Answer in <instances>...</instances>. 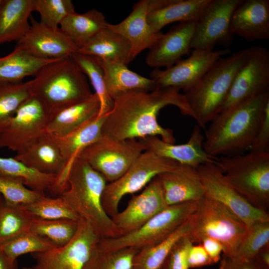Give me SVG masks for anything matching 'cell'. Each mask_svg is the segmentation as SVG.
Returning a JSON list of instances; mask_svg holds the SVG:
<instances>
[{"label": "cell", "mask_w": 269, "mask_h": 269, "mask_svg": "<svg viewBox=\"0 0 269 269\" xmlns=\"http://www.w3.org/2000/svg\"><path fill=\"white\" fill-rule=\"evenodd\" d=\"M167 206L161 183L156 176L112 219L121 236L138 229Z\"/></svg>", "instance_id": "e0dca14e"}, {"label": "cell", "mask_w": 269, "mask_h": 269, "mask_svg": "<svg viewBox=\"0 0 269 269\" xmlns=\"http://www.w3.org/2000/svg\"><path fill=\"white\" fill-rule=\"evenodd\" d=\"M27 167L41 173L55 175L62 173L66 162L53 137L44 134L14 157Z\"/></svg>", "instance_id": "4316f807"}, {"label": "cell", "mask_w": 269, "mask_h": 269, "mask_svg": "<svg viewBox=\"0 0 269 269\" xmlns=\"http://www.w3.org/2000/svg\"><path fill=\"white\" fill-rule=\"evenodd\" d=\"M248 49H243L218 59L200 80L184 93L201 128L205 129L220 113L238 71L245 63Z\"/></svg>", "instance_id": "277c9868"}, {"label": "cell", "mask_w": 269, "mask_h": 269, "mask_svg": "<svg viewBox=\"0 0 269 269\" xmlns=\"http://www.w3.org/2000/svg\"><path fill=\"white\" fill-rule=\"evenodd\" d=\"M242 0H212L197 21L191 47L193 49L213 50L216 45L230 46L233 40L230 29L231 18Z\"/></svg>", "instance_id": "2e32d148"}, {"label": "cell", "mask_w": 269, "mask_h": 269, "mask_svg": "<svg viewBox=\"0 0 269 269\" xmlns=\"http://www.w3.org/2000/svg\"><path fill=\"white\" fill-rule=\"evenodd\" d=\"M106 115L92 120L64 136L51 135L66 162L63 172L57 178L53 191L61 194L66 189L67 177L71 164L81 150L102 135V128Z\"/></svg>", "instance_id": "cb8c5ba5"}, {"label": "cell", "mask_w": 269, "mask_h": 269, "mask_svg": "<svg viewBox=\"0 0 269 269\" xmlns=\"http://www.w3.org/2000/svg\"><path fill=\"white\" fill-rule=\"evenodd\" d=\"M269 91L255 95L220 112L205 130L204 150L215 156H232L249 151L254 141Z\"/></svg>", "instance_id": "7a4b0ae2"}, {"label": "cell", "mask_w": 269, "mask_h": 269, "mask_svg": "<svg viewBox=\"0 0 269 269\" xmlns=\"http://www.w3.org/2000/svg\"><path fill=\"white\" fill-rule=\"evenodd\" d=\"M34 11L39 13L40 22L52 28L59 27L67 15L75 12L71 0H34Z\"/></svg>", "instance_id": "ee69618b"}, {"label": "cell", "mask_w": 269, "mask_h": 269, "mask_svg": "<svg viewBox=\"0 0 269 269\" xmlns=\"http://www.w3.org/2000/svg\"><path fill=\"white\" fill-rule=\"evenodd\" d=\"M180 165L171 159L143 151L121 177L107 184L102 197L104 211L113 218L118 213L124 196L137 192L158 174L174 170Z\"/></svg>", "instance_id": "9c48e42d"}, {"label": "cell", "mask_w": 269, "mask_h": 269, "mask_svg": "<svg viewBox=\"0 0 269 269\" xmlns=\"http://www.w3.org/2000/svg\"><path fill=\"white\" fill-rule=\"evenodd\" d=\"M97 59L104 71L107 91L113 100L131 91H150L156 87L153 80L132 71L125 64Z\"/></svg>", "instance_id": "f546056e"}, {"label": "cell", "mask_w": 269, "mask_h": 269, "mask_svg": "<svg viewBox=\"0 0 269 269\" xmlns=\"http://www.w3.org/2000/svg\"><path fill=\"white\" fill-rule=\"evenodd\" d=\"M230 29L249 41L268 39L269 0H242L232 13Z\"/></svg>", "instance_id": "44dd1931"}, {"label": "cell", "mask_w": 269, "mask_h": 269, "mask_svg": "<svg viewBox=\"0 0 269 269\" xmlns=\"http://www.w3.org/2000/svg\"><path fill=\"white\" fill-rule=\"evenodd\" d=\"M108 24L101 12L92 9L83 13L74 12L69 14L59 28L79 49Z\"/></svg>", "instance_id": "4dcf8cb0"}, {"label": "cell", "mask_w": 269, "mask_h": 269, "mask_svg": "<svg viewBox=\"0 0 269 269\" xmlns=\"http://www.w3.org/2000/svg\"><path fill=\"white\" fill-rule=\"evenodd\" d=\"M70 57L81 71L89 77L95 93L99 98L101 108L98 117L106 115L112 109L114 100L107 91L104 71L97 58L78 52L73 53Z\"/></svg>", "instance_id": "e575fe53"}, {"label": "cell", "mask_w": 269, "mask_h": 269, "mask_svg": "<svg viewBox=\"0 0 269 269\" xmlns=\"http://www.w3.org/2000/svg\"><path fill=\"white\" fill-rule=\"evenodd\" d=\"M144 150L139 139H118L102 135L81 150L78 157L110 183L121 177Z\"/></svg>", "instance_id": "30bf717a"}, {"label": "cell", "mask_w": 269, "mask_h": 269, "mask_svg": "<svg viewBox=\"0 0 269 269\" xmlns=\"http://www.w3.org/2000/svg\"><path fill=\"white\" fill-rule=\"evenodd\" d=\"M188 221L193 244H200L205 238L218 241L223 246V255L234 258L244 239L248 227L230 209L205 195L196 201Z\"/></svg>", "instance_id": "8992f818"}, {"label": "cell", "mask_w": 269, "mask_h": 269, "mask_svg": "<svg viewBox=\"0 0 269 269\" xmlns=\"http://www.w3.org/2000/svg\"><path fill=\"white\" fill-rule=\"evenodd\" d=\"M227 48L222 50L194 49L189 57L180 60L164 70L155 68L150 74L156 87H171L184 93L192 88L220 58L231 53Z\"/></svg>", "instance_id": "5bb4252c"}, {"label": "cell", "mask_w": 269, "mask_h": 269, "mask_svg": "<svg viewBox=\"0 0 269 269\" xmlns=\"http://www.w3.org/2000/svg\"><path fill=\"white\" fill-rule=\"evenodd\" d=\"M77 52L126 65L133 60L130 41L107 26L79 48Z\"/></svg>", "instance_id": "83f0119b"}, {"label": "cell", "mask_w": 269, "mask_h": 269, "mask_svg": "<svg viewBox=\"0 0 269 269\" xmlns=\"http://www.w3.org/2000/svg\"><path fill=\"white\" fill-rule=\"evenodd\" d=\"M187 262L189 268H200L214 264L201 244H193L190 247Z\"/></svg>", "instance_id": "7dc6e473"}, {"label": "cell", "mask_w": 269, "mask_h": 269, "mask_svg": "<svg viewBox=\"0 0 269 269\" xmlns=\"http://www.w3.org/2000/svg\"><path fill=\"white\" fill-rule=\"evenodd\" d=\"M107 183L101 174L77 156L68 173L67 188L60 196L79 218L90 226L100 239L121 236L102 206V195Z\"/></svg>", "instance_id": "3957f363"}, {"label": "cell", "mask_w": 269, "mask_h": 269, "mask_svg": "<svg viewBox=\"0 0 269 269\" xmlns=\"http://www.w3.org/2000/svg\"><path fill=\"white\" fill-rule=\"evenodd\" d=\"M101 108L99 98L93 93L81 101L51 111L46 132L55 137H63L98 117Z\"/></svg>", "instance_id": "603a6c76"}, {"label": "cell", "mask_w": 269, "mask_h": 269, "mask_svg": "<svg viewBox=\"0 0 269 269\" xmlns=\"http://www.w3.org/2000/svg\"><path fill=\"white\" fill-rule=\"evenodd\" d=\"M149 0H140L133 5L131 13L121 22L107 27L127 38L132 46L133 59L156 41L161 32H155L147 20Z\"/></svg>", "instance_id": "484cf974"}, {"label": "cell", "mask_w": 269, "mask_h": 269, "mask_svg": "<svg viewBox=\"0 0 269 269\" xmlns=\"http://www.w3.org/2000/svg\"><path fill=\"white\" fill-rule=\"evenodd\" d=\"M200 244L214 264L220 260L221 254L223 252V247L218 241L211 238H205L202 240Z\"/></svg>", "instance_id": "681fc988"}, {"label": "cell", "mask_w": 269, "mask_h": 269, "mask_svg": "<svg viewBox=\"0 0 269 269\" xmlns=\"http://www.w3.org/2000/svg\"><path fill=\"white\" fill-rule=\"evenodd\" d=\"M34 6V0H1L0 44L17 42L24 35L30 26L28 21Z\"/></svg>", "instance_id": "f1b7e54d"}, {"label": "cell", "mask_w": 269, "mask_h": 269, "mask_svg": "<svg viewBox=\"0 0 269 269\" xmlns=\"http://www.w3.org/2000/svg\"><path fill=\"white\" fill-rule=\"evenodd\" d=\"M31 95L29 81L25 82L0 81V132L20 105Z\"/></svg>", "instance_id": "8d00e7d4"}, {"label": "cell", "mask_w": 269, "mask_h": 269, "mask_svg": "<svg viewBox=\"0 0 269 269\" xmlns=\"http://www.w3.org/2000/svg\"><path fill=\"white\" fill-rule=\"evenodd\" d=\"M167 206L196 201L204 196L197 168L181 164L176 169L157 175Z\"/></svg>", "instance_id": "d4e9b609"}, {"label": "cell", "mask_w": 269, "mask_h": 269, "mask_svg": "<svg viewBox=\"0 0 269 269\" xmlns=\"http://www.w3.org/2000/svg\"><path fill=\"white\" fill-rule=\"evenodd\" d=\"M250 150L269 151V102L266 105L263 118Z\"/></svg>", "instance_id": "bcb514c9"}, {"label": "cell", "mask_w": 269, "mask_h": 269, "mask_svg": "<svg viewBox=\"0 0 269 269\" xmlns=\"http://www.w3.org/2000/svg\"><path fill=\"white\" fill-rule=\"evenodd\" d=\"M212 0H149L148 23L155 32L173 22L198 21Z\"/></svg>", "instance_id": "7402d4cb"}, {"label": "cell", "mask_w": 269, "mask_h": 269, "mask_svg": "<svg viewBox=\"0 0 269 269\" xmlns=\"http://www.w3.org/2000/svg\"><path fill=\"white\" fill-rule=\"evenodd\" d=\"M217 165L250 204L269 212V151L249 150L242 154L219 157Z\"/></svg>", "instance_id": "52a82bcc"}, {"label": "cell", "mask_w": 269, "mask_h": 269, "mask_svg": "<svg viewBox=\"0 0 269 269\" xmlns=\"http://www.w3.org/2000/svg\"><path fill=\"white\" fill-rule=\"evenodd\" d=\"M189 233L187 219L162 242L139 249L134 257L131 269H159L174 244Z\"/></svg>", "instance_id": "836d02e7"}, {"label": "cell", "mask_w": 269, "mask_h": 269, "mask_svg": "<svg viewBox=\"0 0 269 269\" xmlns=\"http://www.w3.org/2000/svg\"><path fill=\"white\" fill-rule=\"evenodd\" d=\"M248 50L247 60L235 76L220 112L255 95L269 91V51L261 46Z\"/></svg>", "instance_id": "9a60e30c"}, {"label": "cell", "mask_w": 269, "mask_h": 269, "mask_svg": "<svg viewBox=\"0 0 269 269\" xmlns=\"http://www.w3.org/2000/svg\"><path fill=\"white\" fill-rule=\"evenodd\" d=\"M1 0H0V2Z\"/></svg>", "instance_id": "11a10c76"}, {"label": "cell", "mask_w": 269, "mask_h": 269, "mask_svg": "<svg viewBox=\"0 0 269 269\" xmlns=\"http://www.w3.org/2000/svg\"><path fill=\"white\" fill-rule=\"evenodd\" d=\"M30 26L17 42L31 55L43 59H60L70 57L78 48L59 27H49L31 16Z\"/></svg>", "instance_id": "ac0fdd59"}, {"label": "cell", "mask_w": 269, "mask_h": 269, "mask_svg": "<svg viewBox=\"0 0 269 269\" xmlns=\"http://www.w3.org/2000/svg\"><path fill=\"white\" fill-rule=\"evenodd\" d=\"M0 269H19L17 260L9 259L0 249Z\"/></svg>", "instance_id": "816d5d0a"}, {"label": "cell", "mask_w": 269, "mask_h": 269, "mask_svg": "<svg viewBox=\"0 0 269 269\" xmlns=\"http://www.w3.org/2000/svg\"><path fill=\"white\" fill-rule=\"evenodd\" d=\"M34 76L29 81L31 95L42 100L50 112L93 94L85 75L70 57L47 64Z\"/></svg>", "instance_id": "5b68a950"}, {"label": "cell", "mask_w": 269, "mask_h": 269, "mask_svg": "<svg viewBox=\"0 0 269 269\" xmlns=\"http://www.w3.org/2000/svg\"><path fill=\"white\" fill-rule=\"evenodd\" d=\"M55 248L51 243L30 231L25 232L0 246V249L11 260L28 253L42 252Z\"/></svg>", "instance_id": "b9f144b4"}, {"label": "cell", "mask_w": 269, "mask_h": 269, "mask_svg": "<svg viewBox=\"0 0 269 269\" xmlns=\"http://www.w3.org/2000/svg\"><path fill=\"white\" fill-rule=\"evenodd\" d=\"M193 244L189 234L181 238L174 244L159 269H189L187 255Z\"/></svg>", "instance_id": "f6af8a7d"}, {"label": "cell", "mask_w": 269, "mask_h": 269, "mask_svg": "<svg viewBox=\"0 0 269 269\" xmlns=\"http://www.w3.org/2000/svg\"><path fill=\"white\" fill-rule=\"evenodd\" d=\"M0 194L5 203L23 206L35 203L45 197L44 194L26 186L17 178L0 175Z\"/></svg>", "instance_id": "60d3db41"}, {"label": "cell", "mask_w": 269, "mask_h": 269, "mask_svg": "<svg viewBox=\"0 0 269 269\" xmlns=\"http://www.w3.org/2000/svg\"><path fill=\"white\" fill-rule=\"evenodd\" d=\"M138 139L144 144V151L195 168L206 163L217 164L219 159V157L210 155L204 150V137L198 125L194 126L189 139L184 144L167 143L157 136H149Z\"/></svg>", "instance_id": "ffe728a7"}, {"label": "cell", "mask_w": 269, "mask_h": 269, "mask_svg": "<svg viewBox=\"0 0 269 269\" xmlns=\"http://www.w3.org/2000/svg\"><path fill=\"white\" fill-rule=\"evenodd\" d=\"M219 269H265L254 259L242 260L232 259L223 255Z\"/></svg>", "instance_id": "c3c4849f"}, {"label": "cell", "mask_w": 269, "mask_h": 269, "mask_svg": "<svg viewBox=\"0 0 269 269\" xmlns=\"http://www.w3.org/2000/svg\"><path fill=\"white\" fill-rule=\"evenodd\" d=\"M3 199L2 197V196L0 195V208L3 203Z\"/></svg>", "instance_id": "f5cc1de1"}, {"label": "cell", "mask_w": 269, "mask_h": 269, "mask_svg": "<svg viewBox=\"0 0 269 269\" xmlns=\"http://www.w3.org/2000/svg\"><path fill=\"white\" fill-rule=\"evenodd\" d=\"M21 207L35 219L44 220L71 219L77 221L81 219L60 196L56 198L45 196L35 203Z\"/></svg>", "instance_id": "ab89813d"}, {"label": "cell", "mask_w": 269, "mask_h": 269, "mask_svg": "<svg viewBox=\"0 0 269 269\" xmlns=\"http://www.w3.org/2000/svg\"><path fill=\"white\" fill-rule=\"evenodd\" d=\"M50 111L31 95L18 108L0 132V148L20 152L45 134Z\"/></svg>", "instance_id": "8fae6325"}, {"label": "cell", "mask_w": 269, "mask_h": 269, "mask_svg": "<svg viewBox=\"0 0 269 269\" xmlns=\"http://www.w3.org/2000/svg\"><path fill=\"white\" fill-rule=\"evenodd\" d=\"M197 21L180 22L168 32L159 35L148 49L146 63L150 67L168 68L175 64L192 49Z\"/></svg>", "instance_id": "d6986e66"}, {"label": "cell", "mask_w": 269, "mask_h": 269, "mask_svg": "<svg viewBox=\"0 0 269 269\" xmlns=\"http://www.w3.org/2000/svg\"><path fill=\"white\" fill-rule=\"evenodd\" d=\"M79 221L71 219L44 220L33 218L30 231L55 247H62L73 238L78 229Z\"/></svg>", "instance_id": "d590c367"}, {"label": "cell", "mask_w": 269, "mask_h": 269, "mask_svg": "<svg viewBox=\"0 0 269 269\" xmlns=\"http://www.w3.org/2000/svg\"><path fill=\"white\" fill-rule=\"evenodd\" d=\"M180 91L171 87H156L150 91H133L116 97L112 109L106 115L102 135L118 139L157 136L175 144L173 131L160 126L157 117L163 108L173 105L182 115L194 118L184 94Z\"/></svg>", "instance_id": "6da1fadb"}, {"label": "cell", "mask_w": 269, "mask_h": 269, "mask_svg": "<svg viewBox=\"0 0 269 269\" xmlns=\"http://www.w3.org/2000/svg\"><path fill=\"white\" fill-rule=\"evenodd\" d=\"M204 195L224 205L239 217L248 227L260 221H269V212L250 204L230 184L221 169L215 163H206L197 168Z\"/></svg>", "instance_id": "7c38bea8"}, {"label": "cell", "mask_w": 269, "mask_h": 269, "mask_svg": "<svg viewBox=\"0 0 269 269\" xmlns=\"http://www.w3.org/2000/svg\"><path fill=\"white\" fill-rule=\"evenodd\" d=\"M195 203L168 206L138 229L115 238L101 239L97 246L105 251H115L129 247L140 249L157 245L187 220Z\"/></svg>", "instance_id": "ba28073f"}, {"label": "cell", "mask_w": 269, "mask_h": 269, "mask_svg": "<svg viewBox=\"0 0 269 269\" xmlns=\"http://www.w3.org/2000/svg\"><path fill=\"white\" fill-rule=\"evenodd\" d=\"M100 240L90 226L80 219L75 235L67 244L32 254L35 264L30 269H83Z\"/></svg>", "instance_id": "4fadbf2b"}, {"label": "cell", "mask_w": 269, "mask_h": 269, "mask_svg": "<svg viewBox=\"0 0 269 269\" xmlns=\"http://www.w3.org/2000/svg\"><path fill=\"white\" fill-rule=\"evenodd\" d=\"M269 244V221L257 222L248 227L247 234L233 259L249 260Z\"/></svg>", "instance_id": "7bdbcfd3"}, {"label": "cell", "mask_w": 269, "mask_h": 269, "mask_svg": "<svg viewBox=\"0 0 269 269\" xmlns=\"http://www.w3.org/2000/svg\"><path fill=\"white\" fill-rule=\"evenodd\" d=\"M139 250L129 247L105 251L99 248L97 244L92 250L83 269H131L134 257Z\"/></svg>", "instance_id": "f35d334b"}, {"label": "cell", "mask_w": 269, "mask_h": 269, "mask_svg": "<svg viewBox=\"0 0 269 269\" xmlns=\"http://www.w3.org/2000/svg\"><path fill=\"white\" fill-rule=\"evenodd\" d=\"M21 269H30L29 267H23Z\"/></svg>", "instance_id": "db71d44e"}, {"label": "cell", "mask_w": 269, "mask_h": 269, "mask_svg": "<svg viewBox=\"0 0 269 269\" xmlns=\"http://www.w3.org/2000/svg\"><path fill=\"white\" fill-rule=\"evenodd\" d=\"M33 219L22 207L7 204L3 200L0 208V246L30 231Z\"/></svg>", "instance_id": "74e56055"}, {"label": "cell", "mask_w": 269, "mask_h": 269, "mask_svg": "<svg viewBox=\"0 0 269 269\" xmlns=\"http://www.w3.org/2000/svg\"><path fill=\"white\" fill-rule=\"evenodd\" d=\"M56 60L35 57L17 44L11 52L0 57V81L22 82L25 77L34 76L41 68Z\"/></svg>", "instance_id": "1f68e13d"}, {"label": "cell", "mask_w": 269, "mask_h": 269, "mask_svg": "<svg viewBox=\"0 0 269 269\" xmlns=\"http://www.w3.org/2000/svg\"><path fill=\"white\" fill-rule=\"evenodd\" d=\"M253 259L264 269H269V244L261 249Z\"/></svg>", "instance_id": "f907efd6"}, {"label": "cell", "mask_w": 269, "mask_h": 269, "mask_svg": "<svg viewBox=\"0 0 269 269\" xmlns=\"http://www.w3.org/2000/svg\"><path fill=\"white\" fill-rule=\"evenodd\" d=\"M0 175L19 179L29 188L42 194L46 189L53 190L57 178L29 168L14 157H0Z\"/></svg>", "instance_id": "d6a6232c"}]
</instances>
